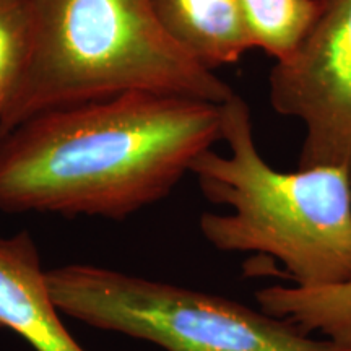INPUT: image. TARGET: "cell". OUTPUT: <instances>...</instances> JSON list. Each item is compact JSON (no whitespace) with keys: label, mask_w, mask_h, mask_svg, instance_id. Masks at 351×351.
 <instances>
[{"label":"cell","mask_w":351,"mask_h":351,"mask_svg":"<svg viewBox=\"0 0 351 351\" xmlns=\"http://www.w3.org/2000/svg\"><path fill=\"white\" fill-rule=\"evenodd\" d=\"M221 104L132 91L36 114L0 137V212L125 219L223 140Z\"/></svg>","instance_id":"cell-1"},{"label":"cell","mask_w":351,"mask_h":351,"mask_svg":"<svg viewBox=\"0 0 351 351\" xmlns=\"http://www.w3.org/2000/svg\"><path fill=\"white\" fill-rule=\"evenodd\" d=\"M226 156L197 158L191 173L205 199L231 213H204L200 231L223 252H257L280 261L296 287L351 278V171L332 166L278 171L258 153L249 104H221Z\"/></svg>","instance_id":"cell-2"},{"label":"cell","mask_w":351,"mask_h":351,"mask_svg":"<svg viewBox=\"0 0 351 351\" xmlns=\"http://www.w3.org/2000/svg\"><path fill=\"white\" fill-rule=\"evenodd\" d=\"M32 51L0 114V137L21 122L132 91L223 104L234 90L179 47L152 0H26Z\"/></svg>","instance_id":"cell-3"},{"label":"cell","mask_w":351,"mask_h":351,"mask_svg":"<svg viewBox=\"0 0 351 351\" xmlns=\"http://www.w3.org/2000/svg\"><path fill=\"white\" fill-rule=\"evenodd\" d=\"M47 285L62 314L166 351H351L230 298L104 267H59Z\"/></svg>","instance_id":"cell-4"},{"label":"cell","mask_w":351,"mask_h":351,"mask_svg":"<svg viewBox=\"0 0 351 351\" xmlns=\"http://www.w3.org/2000/svg\"><path fill=\"white\" fill-rule=\"evenodd\" d=\"M270 103L306 129L300 168L351 171V0H324L296 49L270 72Z\"/></svg>","instance_id":"cell-5"},{"label":"cell","mask_w":351,"mask_h":351,"mask_svg":"<svg viewBox=\"0 0 351 351\" xmlns=\"http://www.w3.org/2000/svg\"><path fill=\"white\" fill-rule=\"evenodd\" d=\"M60 314L29 232L0 236V328L15 332L36 351H86Z\"/></svg>","instance_id":"cell-6"},{"label":"cell","mask_w":351,"mask_h":351,"mask_svg":"<svg viewBox=\"0 0 351 351\" xmlns=\"http://www.w3.org/2000/svg\"><path fill=\"white\" fill-rule=\"evenodd\" d=\"M169 38L204 67L239 62L251 51L234 0H152Z\"/></svg>","instance_id":"cell-7"},{"label":"cell","mask_w":351,"mask_h":351,"mask_svg":"<svg viewBox=\"0 0 351 351\" xmlns=\"http://www.w3.org/2000/svg\"><path fill=\"white\" fill-rule=\"evenodd\" d=\"M256 298L263 313L351 350V278L320 288L269 287Z\"/></svg>","instance_id":"cell-8"},{"label":"cell","mask_w":351,"mask_h":351,"mask_svg":"<svg viewBox=\"0 0 351 351\" xmlns=\"http://www.w3.org/2000/svg\"><path fill=\"white\" fill-rule=\"evenodd\" d=\"M324 0H234L251 47L282 60L302 41Z\"/></svg>","instance_id":"cell-9"},{"label":"cell","mask_w":351,"mask_h":351,"mask_svg":"<svg viewBox=\"0 0 351 351\" xmlns=\"http://www.w3.org/2000/svg\"><path fill=\"white\" fill-rule=\"evenodd\" d=\"M32 51V15L26 0H0V114L23 77Z\"/></svg>","instance_id":"cell-10"}]
</instances>
